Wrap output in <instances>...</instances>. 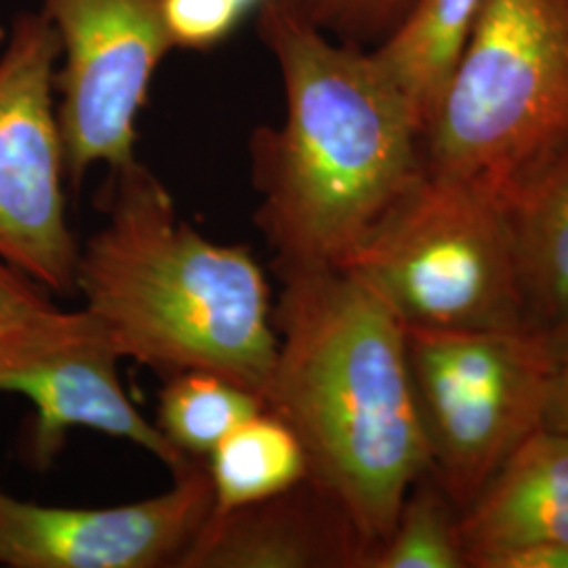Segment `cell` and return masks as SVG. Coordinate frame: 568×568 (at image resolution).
Masks as SVG:
<instances>
[{"label": "cell", "instance_id": "52a82bcc", "mask_svg": "<svg viewBox=\"0 0 568 568\" xmlns=\"http://www.w3.org/2000/svg\"><path fill=\"white\" fill-rule=\"evenodd\" d=\"M60 39L42 11L20 13L0 55V257L49 293L77 291L55 100Z\"/></svg>", "mask_w": 568, "mask_h": 568}, {"label": "cell", "instance_id": "5b68a950", "mask_svg": "<svg viewBox=\"0 0 568 568\" xmlns=\"http://www.w3.org/2000/svg\"><path fill=\"white\" fill-rule=\"evenodd\" d=\"M345 267L363 276L408 328L535 326L514 217L485 194L427 169Z\"/></svg>", "mask_w": 568, "mask_h": 568}, {"label": "cell", "instance_id": "30bf717a", "mask_svg": "<svg viewBox=\"0 0 568 568\" xmlns=\"http://www.w3.org/2000/svg\"><path fill=\"white\" fill-rule=\"evenodd\" d=\"M173 480L161 495L108 508L42 506L0 488V567L180 568L213 488L204 459Z\"/></svg>", "mask_w": 568, "mask_h": 568}, {"label": "cell", "instance_id": "7a4b0ae2", "mask_svg": "<svg viewBox=\"0 0 568 568\" xmlns=\"http://www.w3.org/2000/svg\"><path fill=\"white\" fill-rule=\"evenodd\" d=\"M278 281V352L264 408L295 432L307 480L342 508L371 554L406 493L432 471L406 325L349 267Z\"/></svg>", "mask_w": 568, "mask_h": 568}, {"label": "cell", "instance_id": "e0dca14e", "mask_svg": "<svg viewBox=\"0 0 568 568\" xmlns=\"http://www.w3.org/2000/svg\"><path fill=\"white\" fill-rule=\"evenodd\" d=\"M514 225L530 321L546 326L568 305V171Z\"/></svg>", "mask_w": 568, "mask_h": 568}, {"label": "cell", "instance_id": "5bb4252c", "mask_svg": "<svg viewBox=\"0 0 568 568\" xmlns=\"http://www.w3.org/2000/svg\"><path fill=\"white\" fill-rule=\"evenodd\" d=\"M204 462L213 488V511L270 499L307 478L302 443L267 408L234 427Z\"/></svg>", "mask_w": 568, "mask_h": 568}, {"label": "cell", "instance_id": "8fae6325", "mask_svg": "<svg viewBox=\"0 0 568 568\" xmlns=\"http://www.w3.org/2000/svg\"><path fill=\"white\" fill-rule=\"evenodd\" d=\"M368 546L307 478L243 508L209 514L180 568H365Z\"/></svg>", "mask_w": 568, "mask_h": 568}, {"label": "cell", "instance_id": "8992f818", "mask_svg": "<svg viewBox=\"0 0 568 568\" xmlns=\"http://www.w3.org/2000/svg\"><path fill=\"white\" fill-rule=\"evenodd\" d=\"M408 365L432 474L464 509L537 429L558 366L541 326L408 328Z\"/></svg>", "mask_w": 568, "mask_h": 568}, {"label": "cell", "instance_id": "7c38bea8", "mask_svg": "<svg viewBox=\"0 0 568 568\" xmlns=\"http://www.w3.org/2000/svg\"><path fill=\"white\" fill-rule=\"evenodd\" d=\"M466 560L476 549L568 546V432L541 427L462 511Z\"/></svg>", "mask_w": 568, "mask_h": 568}, {"label": "cell", "instance_id": "cb8c5ba5", "mask_svg": "<svg viewBox=\"0 0 568 568\" xmlns=\"http://www.w3.org/2000/svg\"><path fill=\"white\" fill-rule=\"evenodd\" d=\"M236 7H241L243 9L244 13L248 16L251 11H255V9H260L264 2H267V0H232Z\"/></svg>", "mask_w": 568, "mask_h": 568}, {"label": "cell", "instance_id": "3957f363", "mask_svg": "<svg viewBox=\"0 0 568 568\" xmlns=\"http://www.w3.org/2000/svg\"><path fill=\"white\" fill-rule=\"evenodd\" d=\"M110 173L105 224L79 251L82 310L121 361L164 377L209 371L264 400L278 333L272 286L253 251L183 222L164 183L138 159Z\"/></svg>", "mask_w": 568, "mask_h": 568}, {"label": "cell", "instance_id": "d6986e66", "mask_svg": "<svg viewBox=\"0 0 568 568\" xmlns=\"http://www.w3.org/2000/svg\"><path fill=\"white\" fill-rule=\"evenodd\" d=\"M246 18L232 0H164L173 49L211 51L227 41Z\"/></svg>", "mask_w": 568, "mask_h": 568}, {"label": "cell", "instance_id": "ba28073f", "mask_svg": "<svg viewBox=\"0 0 568 568\" xmlns=\"http://www.w3.org/2000/svg\"><path fill=\"white\" fill-rule=\"evenodd\" d=\"M60 39L55 100L68 183L135 159L138 119L173 49L164 0H41Z\"/></svg>", "mask_w": 568, "mask_h": 568}, {"label": "cell", "instance_id": "2e32d148", "mask_svg": "<svg viewBox=\"0 0 568 568\" xmlns=\"http://www.w3.org/2000/svg\"><path fill=\"white\" fill-rule=\"evenodd\" d=\"M462 509L427 471L410 490L386 539L365 568H466Z\"/></svg>", "mask_w": 568, "mask_h": 568}, {"label": "cell", "instance_id": "9c48e42d", "mask_svg": "<svg viewBox=\"0 0 568 568\" xmlns=\"http://www.w3.org/2000/svg\"><path fill=\"white\" fill-rule=\"evenodd\" d=\"M121 356L84 310H61L0 335V394L34 406L26 462L53 466L72 429H95L148 450L175 474L194 459L173 447L131 403L119 377Z\"/></svg>", "mask_w": 568, "mask_h": 568}, {"label": "cell", "instance_id": "6da1fadb", "mask_svg": "<svg viewBox=\"0 0 568 568\" xmlns=\"http://www.w3.org/2000/svg\"><path fill=\"white\" fill-rule=\"evenodd\" d=\"M260 34L281 68L286 114L248 143L255 225L278 278L345 267L424 178V129L371 49L270 2Z\"/></svg>", "mask_w": 568, "mask_h": 568}, {"label": "cell", "instance_id": "9a60e30c", "mask_svg": "<svg viewBox=\"0 0 568 568\" xmlns=\"http://www.w3.org/2000/svg\"><path fill=\"white\" fill-rule=\"evenodd\" d=\"M264 408V400L209 371L166 377L159 394L156 427L190 459H206L225 436Z\"/></svg>", "mask_w": 568, "mask_h": 568}, {"label": "cell", "instance_id": "ac0fdd59", "mask_svg": "<svg viewBox=\"0 0 568 568\" xmlns=\"http://www.w3.org/2000/svg\"><path fill=\"white\" fill-rule=\"evenodd\" d=\"M417 0H300L297 13L335 41L373 49L405 20Z\"/></svg>", "mask_w": 568, "mask_h": 568}, {"label": "cell", "instance_id": "4fadbf2b", "mask_svg": "<svg viewBox=\"0 0 568 568\" xmlns=\"http://www.w3.org/2000/svg\"><path fill=\"white\" fill-rule=\"evenodd\" d=\"M485 0H417L396 30L373 47L426 131L464 55Z\"/></svg>", "mask_w": 568, "mask_h": 568}, {"label": "cell", "instance_id": "7402d4cb", "mask_svg": "<svg viewBox=\"0 0 568 568\" xmlns=\"http://www.w3.org/2000/svg\"><path fill=\"white\" fill-rule=\"evenodd\" d=\"M549 354L558 371H568V305L548 325L541 326Z\"/></svg>", "mask_w": 568, "mask_h": 568}, {"label": "cell", "instance_id": "603a6c76", "mask_svg": "<svg viewBox=\"0 0 568 568\" xmlns=\"http://www.w3.org/2000/svg\"><path fill=\"white\" fill-rule=\"evenodd\" d=\"M546 427L568 432V371H558L549 394Z\"/></svg>", "mask_w": 568, "mask_h": 568}, {"label": "cell", "instance_id": "484cf974", "mask_svg": "<svg viewBox=\"0 0 568 568\" xmlns=\"http://www.w3.org/2000/svg\"><path fill=\"white\" fill-rule=\"evenodd\" d=\"M4 41H7V30L0 26V44Z\"/></svg>", "mask_w": 568, "mask_h": 568}, {"label": "cell", "instance_id": "277c9868", "mask_svg": "<svg viewBox=\"0 0 568 568\" xmlns=\"http://www.w3.org/2000/svg\"><path fill=\"white\" fill-rule=\"evenodd\" d=\"M424 159L511 217L567 173L568 0H485Z\"/></svg>", "mask_w": 568, "mask_h": 568}, {"label": "cell", "instance_id": "ffe728a7", "mask_svg": "<svg viewBox=\"0 0 568 568\" xmlns=\"http://www.w3.org/2000/svg\"><path fill=\"white\" fill-rule=\"evenodd\" d=\"M51 293L0 257V335L51 312Z\"/></svg>", "mask_w": 568, "mask_h": 568}, {"label": "cell", "instance_id": "d4e9b609", "mask_svg": "<svg viewBox=\"0 0 568 568\" xmlns=\"http://www.w3.org/2000/svg\"><path fill=\"white\" fill-rule=\"evenodd\" d=\"M270 4H278V7H284V9H297V4H300V0H267Z\"/></svg>", "mask_w": 568, "mask_h": 568}, {"label": "cell", "instance_id": "44dd1931", "mask_svg": "<svg viewBox=\"0 0 568 568\" xmlns=\"http://www.w3.org/2000/svg\"><path fill=\"white\" fill-rule=\"evenodd\" d=\"M469 568H568V546L518 544L467 554Z\"/></svg>", "mask_w": 568, "mask_h": 568}]
</instances>
